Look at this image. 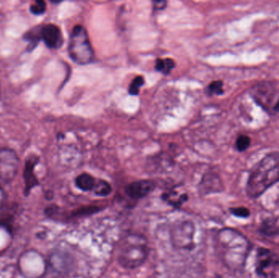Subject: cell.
Segmentation results:
<instances>
[{
    "instance_id": "obj_1",
    "label": "cell",
    "mask_w": 279,
    "mask_h": 278,
    "mask_svg": "<svg viewBox=\"0 0 279 278\" xmlns=\"http://www.w3.org/2000/svg\"><path fill=\"white\" fill-rule=\"evenodd\" d=\"M215 246L220 259L226 267L237 270L244 266L249 251V242L243 235L230 229L218 233Z\"/></svg>"
},
{
    "instance_id": "obj_2",
    "label": "cell",
    "mask_w": 279,
    "mask_h": 278,
    "mask_svg": "<svg viewBox=\"0 0 279 278\" xmlns=\"http://www.w3.org/2000/svg\"><path fill=\"white\" fill-rule=\"evenodd\" d=\"M279 181V153L265 156L252 171L247 181V193L256 198Z\"/></svg>"
},
{
    "instance_id": "obj_3",
    "label": "cell",
    "mask_w": 279,
    "mask_h": 278,
    "mask_svg": "<svg viewBox=\"0 0 279 278\" xmlns=\"http://www.w3.org/2000/svg\"><path fill=\"white\" fill-rule=\"evenodd\" d=\"M148 255L146 237L141 234H129L119 244L118 261L123 268L135 269L146 262Z\"/></svg>"
},
{
    "instance_id": "obj_4",
    "label": "cell",
    "mask_w": 279,
    "mask_h": 278,
    "mask_svg": "<svg viewBox=\"0 0 279 278\" xmlns=\"http://www.w3.org/2000/svg\"><path fill=\"white\" fill-rule=\"evenodd\" d=\"M69 53L71 59L79 64H87L94 58L86 30L82 25H76L72 30L69 43Z\"/></svg>"
},
{
    "instance_id": "obj_5",
    "label": "cell",
    "mask_w": 279,
    "mask_h": 278,
    "mask_svg": "<svg viewBox=\"0 0 279 278\" xmlns=\"http://www.w3.org/2000/svg\"><path fill=\"white\" fill-rule=\"evenodd\" d=\"M195 226L191 220L176 222L171 230V241L173 246L179 250L193 248Z\"/></svg>"
},
{
    "instance_id": "obj_6",
    "label": "cell",
    "mask_w": 279,
    "mask_h": 278,
    "mask_svg": "<svg viewBox=\"0 0 279 278\" xmlns=\"http://www.w3.org/2000/svg\"><path fill=\"white\" fill-rule=\"evenodd\" d=\"M19 158L15 151L10 149L0 150V178L9 182L13 180L18 173Z\"/></svg>"
},
{
    "instance_id": "obj_7",
    "label": "cell",
    "mask_w": 279,
    "mask_h": 278,
    "mask_svg": "<svg viewBox=\"0 0 279 278\" xmlns=\"http://www.w3.org/2000/svg\"><path fill=\"white\" fill-rule=\"evenodd\" d=\"M279 264V257L274 252L267 249L259 250L257 258V270L259 274L265 278L273 276Z\"/></svg>"
},
{
    "instance_id": "obj_8",
    "label": "cell",
    "mask_w": 279,
    "mask_h": 278,
    "mask_svg": "<svg viewBox=\"0 0 279 278\" xmlns=\"http://www.w3.org/2000/svg\"><path fill=\"white\" fill-rule=\"evenodd\" d=\"M50 48H59L63 44V36L60 28L56 25L48 24L40 30L39 35Z\"/></svg>"
},
{
    "instance_id": "obj_9",
    "label": "cell",
    "mask_w": 279,
    "mask_h": 278,
    "mask_svg": "<svg viewBox=\"0 0 279 278\" xmlns=\"http://www.w3.org/2000/svg\"><path fill=\"white\" fill-rule=\"evenodd\" d=\"M155 188V185L151 180H140L129 184L125 189V192L132 199H141L150 194Z\"/></svg>"
},
{
    "instance_id": "obj_10",
    "label": "cell",
    "mask_w": 279,
    "mask_h": 278,
    "mask_svg": "<svg viewBox=\"0 0 279 278\" xmlns=\"http://www.w3.org/2000/svg\"><path fill=\"white\" fill-rule=\"evenodd\" d=\"M222 190L220 178L215 174H208L203 177L200 184V191L203 194H210Z\"/></svg>"
},
{
    "instance_id": "obj_11",
    "label": "cell",
    "mask_w": 279,
    "mask_h": 278,
    "mask_svg": "<svg viewBox=\"0 0 279 278\" xmlns=\"http://www.w3.org/2000/svg\"><path fill=\"white\" fill-rule=\"evenodd\" d=\"M39 158L35 156H31L29 158L25 163V171H24V177H25V186L26 190L30 191L33 187L38 185V180L34 174V169L38 163Z\"/></svg>"
},
{
    "instance_id": "obj_12",
    "label": "cell",
    "mask_w": 279,
    "mask_h": 278,
    "mask_svg": "<svg viewBox=\"0 0 279 278\" xmlns=\"http://www.w3.org/2000/svg\"><path fill=\"white\" fill-rule=\"evenodd\" d=\"M95 184H96V181H95L94 178L87 173H83L81 175H79L75 180V185L77 187L85 192L93 190Z\"/></svg>"
},
{
    "instance_id": "obj_13",
    "label": "cell",
    "mask_w": 279,
    "mask_h": 278,
    "mask_svg": "<svg viewBox=\"0 0 279 278\" xmlns=\"http://www.w3.org/2000/svg\"><path fill=\"white\" fill-rule=\"evenodd\" d=\"M187 195L181 194L176 196V192H165L163 195V199L168 202L169 204L172 205L173 207H180L181 205L187 201Z\"/></svg>"
},
{
    "instance_id": "obj_14",
    "label": "cell",
    "mask_w": 279,
    "mask_h": 278,
    "mask_svg": "<svg viewBox=\"0 0 279 278\" xmlns=\"http://www.w3.org/2000/svg\"><path fill=\"white\" fill-rule=\"evenodd\" d=\"M175 62L171 58H166V59H158L156 61L155 69L157 71L161 72L164 74H168L170 73L174 67H175Z\"/></svg>"
},
{
    "instance_id": "obj_15",
    "label": "cell",
    "mask_w": 279,
    "mask_h": 278,
    "mask_svg": "<svg viewBox=\"0 0 279 278\" xmlns=\"http://www.w3.org/2000/svg\"><path fill=\"white\" fill-rule=\"evenodd\" d=\"M93 192L95 194L99 197H107L108 195L110 194L112 192L111 185L109 183L105 181V180H98L95 184L94 188H93Z\"/></svg>"
},
{
    "instance_id": "obj_16",
    "label": "cell",
    "mask_w": 279,
    "mask_h": 278,
    "mask_svg": "<svg viewBox=\"0 0 279 278\" xmlns=\"http://www.w3.org/2000/svg\"><path fill=\"white\" fill-rule=\"evenodd\" d=\"M145 84V79L142 76H137L132 80L131 85L129 86V93L131 95H137L140 91L141 86Z\"/></svg>"
},
{
    "instance_id": "obj_17",
    "label": "cell",
    "mask_w": 279,
    "mask_h": 278,
    "mask_svg": "<svg viewBox=\"0 0 279 278\" xmlns=\"http://www.w3.org/2000/svg\"><path fill=\"white\" fill-rule=\"evenodd\" d=\"M251 139L249 136L245 135H241L237 137L236 141V149L239 152H243L250 146Z\"/></svg>"
},
{
    "instance_id": "obj_18",
    "label": "cell",
    "mask_w": 279,
    "mask_h": 278,
    "mask_svg": "<svg viewBox=\"0 0 279 278\" xmlns=\"http://www.w3.org/2000/svg\"><path fill=\"white\" fill-rule=\"evenodd\" d=\"M208 92L212 95H221L224 93L223 83L220 80H216L211 83L208 86Z\"/></svg>"
},
{
    "instance_id": "obj_19",
    "label": "cell",
    "mask_w": 279,
    "mask_h": 278,
    "mask_svg": "<svg viewBox=\"0 0 279 278\" xmlns=\"http://www.w3.org/2000/svg\"><path fill=\"white\" fill-rule=\"evenodd\" d=\"M30 11L35 15H41L46 11V3L43 1L38 0L30 6Z\"/></svg>"
},
{
    "instance_id": "obj_20",
    "label": "cell",
    "mask_w": 279,
    "mask_h": 278,
    "mask_svg": "<svg viewBox=\"0 0 279 278\" xmlns=\"http://www.w3.org/2000/svg\"><path fill=\"white\" fill-rule=\"evenodd\" d=\"M261 233L266 236H273L276 233H278V229H277L276 226L274 225V223L266 222L265 224L262 225Z\"/></svg>"
},
{
    "instance_id": "obj_21",
    "label": "cell",
    "mask_w": 279,
    "mask_h": 278,
    "mask_svg": "<svg viewBox=\"0 0 279 278\" xmlns=\"http://www.w3.org/2000/svg\"><path fill=\"white\" fill-rule=\"evenodd\" d=\"M230 212L233 214H235V216L240 217V218H247L250 215L249 210L245 208V207L232 208V209H230Z\"/></svg>"
},
{
    "instance_id": "obj_22",
    "label": "cell",
    "mask_w": 279,
    "mask_h": 278,
    "mask_svg": "<svg viewBox=\"0 0 279 278\" xmlns=\"http://www.w3.org/2000/svg\"><path fill=\"white\" fill-rule=\"evenodd\" d=\"M7 200V194L3 188L0 187V209L3 208Z\"/></svg>"
},
{
    "instance_id": "obj_23",
    "label": "cell",
    "mask_w": 279,
    "mask_h": 278,
    "mask_svg": "<svg viewBox=\"0 0 279 278\" xmlns=\"http://www.w3.org/2000/svg\"><path fill=\"white\" fill-rule=\"evenodd\" d=\"M154 8L158 10H161V9H163L165 8L166 5H167V3L164 2V1H156L154 2Z\"/></svg>"
},
{
    "instance_id": "obj_24",
    "label": "cell",
    "mask_w": 279,
    "mask_h": 278,
    "mask_svg": "<svg viewBox=\"0 0 279 278\" xmlns=\"http://www.w3.org/2000/svg\"><path fill=\"white\" fill-rule=\"evenodd\" d=\"M272 109L274 111V112H279V97L277 99L275 103H274V106H273V108Z\"/></svg>"
}]
</instances>
